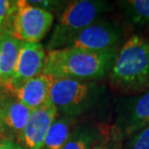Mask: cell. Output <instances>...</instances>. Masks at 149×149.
<instances>
[{
    "mask_svg": "<svg viewBox=\"0 0 149 149\" xmlns=\"http://www.w3.org/2000/svg\"><path fill=\"white\" fill-rule=\"evenodd\" d=\"M104 128L93 124L76 125L62 149H92L102 138Z\"/></svg>",
    "mask_w": 149,
    "mask_h": 149,
    "instance_id": "5bb4252c",
    "label": "cell"
},
{
    "mask_svg": "<svg viewBox=\"0 0 149 149\" xmlns=\"http://www.w3.org/2000/svg\"><path fill=\"white\" fill-rule=\"evenodd\" d=\"M27 1L30 3V4L36 6L38 8H41L43 9L45 11H47L49 13L52 14V12H55V11H58L62 6H63V3L64 2H61V1H52V0H36V1Z\"/></svg>",
    "mask_w": 149,
    "mask_h": 149,
    "instance_id": "d6986e66",
    "label": "cell"
},
{
    "mask_svg": "<svg viewBox=\"0 0 149 149\" xmlns=\"http://www.w3.org/2000/svg\"><path fill=\"white\" fill-rule=\"evenodd\" d=\"M109 100L106 86L98 81L54 79L49 101L59 115L77 119L93 113Z\"/></svg>",
    "mask_w": 149,
    "mask_h": 149,
    "instance_id": "3957f363",
    "label": "cell"
},
{
    "mask_svg": "<svg viewBox=\"0 0 149 149\" xmlns=\"http://www.w3.org/2000/svg\"><path fill=\"white\" fill-rule=\"evenodd\" d=\"M123 27L126 31H149V0H124L118 2Z\"/></svg>",
    "mask_w": 149,
    "mask_h": 149,
    "instance_id": "7c38bea8",
    "label": "cell"
},
{
    "mask_svg": "<svg viewBox=\"0 0 149 149\" xmlns=\"http://www.w3.org/2000/svg\"><path fill=\"white\" fill-rule=\"evenodd\" d=\"M121 147L122 141L120 136L114 128H111L107 132H103L102 138L92 149H121Z\"/></svg>",
    "mask_w": 149,
    "mask_h": 149,
    "instance_id": "ac0fdd59",
    "label": "cell"
},
{
    "mask_svg": "<svg viewBox=\"0 0 149 149\" xmlns=\"http://www.w3.org/2000/svg\"><path fill=\"white\" fill-rule=\"evenodd\" d=\"M3 136V121H2V114H1V109H0V138Z\"/></svg>",
    "mask_w": 149,
    "mask_h": 149,
    "instance_id": "44dd1931",
    "label": "cell"
},
{
    "mask_svg": "<svg viewBox=\"0 0 149 149\" xmlns=\"http://www.w3.org/2000/svg\"><path fill=\"white\" fill-rule=\"evenodd\" d=\"M115 113L113 128L123 142L149 125V88L135 96L121 98L116 106Z\"/></svg>",
    "mask_w": 149,
    "mask_h": 149,
    "instance_id": "52a82bcc",
    "label": "cell"
},
{
    "mask_svg": "<svg viewBox=\"0 0 149 149\" xmlns=\"http://www.w3.org/2000/svg\"><path fill=\"white\" fill-rule=\"evenodd\" d=\"M0 149H24V147L14 139L2 136L0 138Z\"/></svg>",
    "mask_w": 149,
    "mask_h": 149,
    "instance_id": "ffe728a7",
    "label": "cell"
},
{
    "mask_svg": "<svg viewBox=\"0 0 149 149\" xmlns=\"http://www.w3.org/2000/svg\"><path fill=\"white\" fill-rule=\"evenodd\" d=\"M17 1L0 0V31L9 30L12 32Z\"/></svg>",
    "mask_w": 149,
    "mask_h": 149,
    "instance_id": "2e32d148",
    "label": "cell"
},
{
    "mask_svg": "<svg viewBox=\"0 0 149 149\" xmlns=\"http://www.w3.org/2000/svg\"><path fill=\"white\" fill-rule=\"evenodd\" d=\"M53 81L54 77L42 73L11 93L26 108L33 111L49 100V92Z\"/></svg>",
    "mask_w": 149,
    "mask_h": 149,
    "instance_id": "8fae6325",
    "label": "cell"
},
{
    "mask_svg": "<svg viewBox=\"0 0 149 149\" xmlns=\"http://www.w3.org/2000/svg\"><path fill=\"white\" fill-rule=\"evenodd\" d=\"M76 125V119L58 114L49 127L42 149H62Z\"/></svg>",
    "mask_w": 149,
    "mask_h": 149,
    "instance_id": "9a60e30c",
    "label": "cell"
},
{
    "mask_svg": "<svg viewBox=\"0 0 149 149\" xmlns=\"http://www.w3.org/2000/svg\"><path fill=\"white\" fill-rule=\"evenodd\" d=\"M0 109L3 121L2 136L19 139L27 123L31 111L5 89H0Z\"/></svg>",
    "mask_w": 149,
    "mask_h": 149,
    "instance_id": "30bf717a",
    "label": "cell"
},
{
    "mask_svg": "<svg viewBox=\"0 0 149 149\" xmlns=\"http://www.w3.org/2000/svg\"><path fill=\"white\" fill-rule=\"evenodd\" d=\"M53 14L30 4L27 0L17 1L12 33L25 43H41L52 29Z\"/></svg>",
    "mask_w": 149,
    "mask_h": 149,
    "instance_id": "8992f818",
    "label": "cell"
},
{
    "mask_svg": "<svg viewBox=\"0 0 149 149\" xmlns=\"http://www.w3.org/2000/svg\"><path fill=\"white\" fill-rule=\"evenodd\" d=\"M126 32L120 22L100 19L74 37L69 47L96 52H118Z\"/></svg>",
    "mask_w": 149,
    "mask_h": 149,
    "instance_id": "5b68a950",
    "label": "cell"
},
{
    "mask_svg": "<svg viewBox=\"0 0 149 149\" xmlns=\"http://www.w3.org/2000/svg\"><path fill=\"white\" fill-rule=\"evenodd\" d=\"M118 52H96L64 47L47 52L43 74L54 79L98 81L109 76Z\"/></svg>",
    "mask_w": 149,
    "mask_h": 149,
    "instance_id": "7a4b0ae2",
    "label": "cell"
},
{
    "mask_svg": "<svg viewBox=\"0 0 149 149\" xmlns=\"http://www.w3.org/2000/svg\"><path fill=\"white\" fill-rule=\"evenodd\" d=\"M57 115V111L49 100L31 111L27 123L17 139L19 142L24 149H42L49 127Z\"/></svg>",
    "mask_w": 149,
    "mask_h": 149,
    "instance_id": "9c48e42d",
    "label": "cell"
},
{
    "mask_svg": "<svg viewBox=\"0 0 149 149\" xmlns=\"http://www.w3.org/2000/svg\"><path fill=\"white\" fill-rule=\"evenodd\" d=\"M47 52L41 43H25L20 46L19 56L11 80L4 88L13 92L28 80L43 73Z\"/></svg>",
    "mask_w": 149,
    "mask_h": 149,
    "instance_id": "ba28073f",
    "label": "cell"
},
{
    "mask_svg": "<svg viewBox=\"0 0 149 149\" xmlns=\"http://www.w3.org/2000/svg\"><path fill=\"white\" fill-rule=\"evenodd\" d=\"M121 149H149V125L125 139Z\"/></svg>",
    "mask_w": 149,
    "mask_h": 149,
    "instance_id": "e0dca14e",
    "label": "cell"
},
{
    "mask_svg": "<svg viewBox=\"0 0 149 149\" xmlns=\"http://www.w3.org/2000/svg\"><path fill=\"white\" fill-rule=\"evenodd\" d=\"M111 87L117 93L135 96L149 88V38L132 34L116 55L109 74Z\"/></svg>",
    "mask_w": 149,
    "mask_h": 149,
    "instance_id": "6da1fadb",
    "label": "cell"
},
{
    "mask_svg": "<svg viewBox=\"0 0 149 149\" xmlns=\"http://www.w3.org/2000/svg\"><path fill=\"white\" fill-rule=\"evenodd\" d=\"M22 43L11 31H0V89H4L13 77Z\"/></svg>",
    "mask_w": 149,
    "mask_h": 149,
    "instance_id": "4fadbf2b",
    "label": "cell"
},
{
    "mask_svg": "<svg viewBox=\"0 0 149 149\" xmlns=\"http://www.w3.org/2000/svg\"><path fill=\"white\" fill-rule=\"evenodd\" d=\"M103 0H74L68 2L58 15L46 49L47 52L70 46L74 37L111 10Z\"/></svg>",
    "mask_w": 149,
    "mask_h": 149,
    "instance_id": "277c9868",
    "label": "cell"
}]
</instances>
